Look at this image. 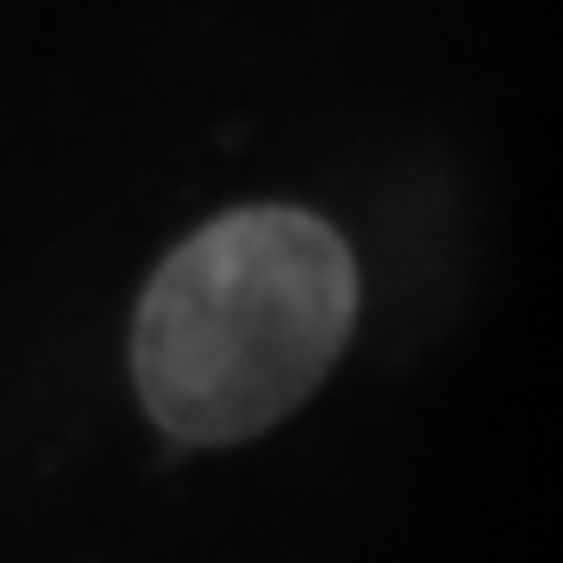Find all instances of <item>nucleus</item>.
Instances as JSON below:
<instances>
[{"mask_svg": "<svg viewBox=\"0 0 563 563\" xmlns=\"http://www.w3.org/2000/svg\"><path fill=\"white\" fill-rule=\"evenodd\" d=\"M351 320V244L301 207H239L151 276L132 320V383L169 439L239 444L325 383Z\"/></svg>", "mask_w": 563, "mask_h": 563, "instance_id": "nucleus-1", "label": "nucleus"}]
</instances>
